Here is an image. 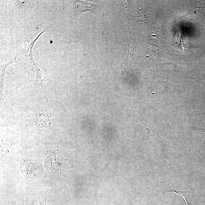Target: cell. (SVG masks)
I'll return each mask as SVG.
<instances>
[{
  "label": "cell",
  "instance_id": "cell-1",
  "mask_svg": "<svg viewBox=\"0 0 205 205\" xmlns=\"http://www.w3.org/2000/svg\"><path fill=\"white\" fill-rule=\"evenodd\" d=\"M167 192H173L179 194L182 196L184 199L187 205H193L192 204V198H193V194L191 190L187 191H182L178 189L173 184H170L168 187Z\"/></svg>",
  "mask_w": 205,
  "mask_h": 205
},
{
  "label": "cell",
  "instance_id": "cell-2",
  "mask_svg": "<svg viewBox=\"0 0 205 205\" xmlns=\"http://www.w3.org/2000/svg\"><path fill=\"white\" fill-rule=\"evenodd\" d=\"M136 47L135 41H134V39H131L128 45V53L127 55H126V59H125L124 63L125 65H127V63H128L127 62L128 60L132 58L133 55L134 51H135Z\"/></svg>",
  "mask_w": 205,
  "mask_h": 205
}]
</instances>
